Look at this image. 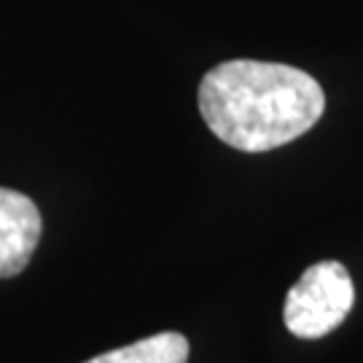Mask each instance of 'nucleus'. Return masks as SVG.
<instances>
[{"instance_id": "2", "label": "nucleus", "mask_w": 363, "mask_h": 363, "mask_svg": "<svg viewBox=\"0 0 363 363\" xmlns=\"http://www.w3.org/2000/svg\"><path fill=\"white\" fill-rule=\"evenodd\" d=\"M355 288L342 261L312 264L288 291L283 318L298 339H320L342 325L352 310Z\"/></svg>"}, {"instance_id": "4", "label": "nucleus", "mask_w": 363, "mask_h": 363, "mask_svg": "<svg viewBox=\"0 0 363 363\" xmlns=\"http://www.w3.org/2000/svg\"><path fill=\"white\" fill-rule=\"evenodd\" d=\"M189 361V339L175 331H162L127 347L103 352L86 363H186Z\"/></svg>"}, {"instance_id": "3", "label": "nucleus", "mask_w": 363, "mask_h": 363, "mask_svg": "<svg viewBox=\"0 0 363 363\" xmlns=\"http://www.w3.org/2000/svg\"><path fill=\"white\" fill-rule=\"evenodd\" d=\"M43 220L35 202L13 189H0V280L25 272L40 242Z\"/></svg>"}, {"instance_id": "1", "label": "nucleus", "mask_w": 363, "mask_h": 363, "mask_svg": "<svg viewBox=\"0 0 363 363\" xmlns=\"http://www.w3.org/2000/svg\"><path fill=\"white\" fill-rule=\"evenodd\" d=\"M320 84L291 65L229 60L199 84V113L237 151L261 154L301 138L323 116Z\"/></svg>"}]
</instances>
